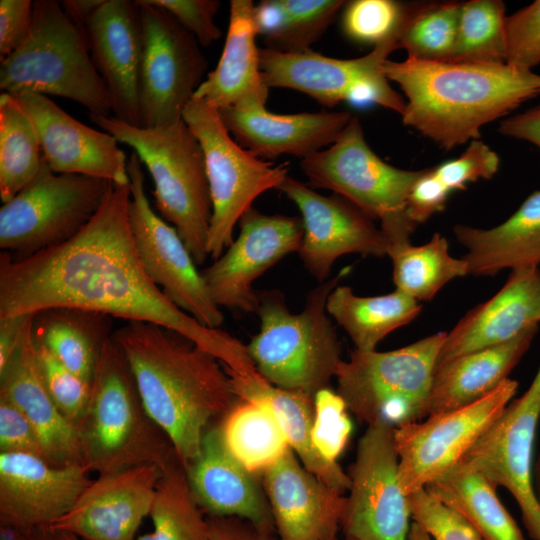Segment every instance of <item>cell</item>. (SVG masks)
Wrapping results in <instances>:
<instances>
[{
    "label": "cell",
    "mask_w": 540,
    "mask_h": 540,
    "mask_svg": "<svg viewBox=\"0 0 540 540\" xmlns=\"http://www.w3.org/2000/svg\"><path fill=\"white\" fill-rule=\"evenodd\" d=\"M231 379L239 399L260 401L271 409L290 448L308 471L343 494L350 489L351 481L347 472L337 462L325 459L312 442L314 397L276 387L261 374Z\"/></svg>",
    "instance_id": "32"
},
{
    "label": "cell",
    "mask_w": 540,
    "mask_h": 540,
    "mask_svg": "<svg viewBox=\"0 0 540 540\" xmlns=\"http://www.w3.org/2000/svg\"><path fill=\"white\" fill-rule=\"evenodd\" d=\"M408 498L413 521L422 526L432 540H485L464 517L426 489Z\"/></svg>",
    "instance_id": "46"
},
{
    "label": "cell",
    "mask_w": 540,
    "mask_h": 540,
    "mask_svg": "<svg viewBox=\"0 0 540 540\" xmlns=\"http://www.w3.org/2000/svg\"><path fill=\"white\" fill-rule=\"evenodd\" d=\"M499 156L479 139L471 141L468 148L456 159L433 167L439 180L452 192L463 190L467 183L491 179L499 168Z\"/></svg>",
    "instance_id": "48"
},
{
    "label": "cell",
    "mask_w": 540,
    "mask_h": 540,
    "mask_svg": "<svg viewBox=\"0 0 540 540\" xmlns=\"http://www.w3.org/2000/svg\"><path fill=\"white\" fill-rule=\"evenodd\" d=\"M111 181L54 172L43 158L34 179L0 209V248L31 257L76 236L101 207Z\"/></svg>",
    "instance_id": "10"
},
{
    "label": "cell",
    "mask_w": 540,
    "mask_h": 540,
    "mask_svg": "<svg viewBox=\"0 0 540 540\" xmlns=\"http://www.w3.org/2000/svg\"><path fill=\"white\" fill-rule=\"evenodd\" d=\"M230 453L250 472L261 475L290 449L271 409L263 402L239 399L220 420Z\"/></svg>",
    "instance_id": "36"
},
{
    "label": "cell",
    "mask_w": 540,
    "mask_h": 540,
    "mask_svg": "<svg viewBox=\"0 0 540 540\" xmlns=\"http://www.w3.org/2000/svg\"><path fill=\"white\" fill-rule=\"evenodd\" d=\"M0 89L11 95L35 92L73 100L89 115L111 116L108 89L90 54L86 34L55 0L33 1L29 39L0 60Z\"/></svg>",
    "instance_id": "7"
},
{
    "label": "cell",
    "mask_w": 540,
    "mask_h": 540,
    "mask_svg": "<svg viewBox=\"0 0 540 540\" xmlns=\"http://www.w3.org/2000/svg\"><path fill=\"white\" fill-rule=\"evenodd\" d=\"M57 534H58L60 540H81L77 536H75L73 534H70V533L58 532Z\"/></svg>",
    "instance_id": "61"
},
{
    "label": "cell",
    "mask_w": 540,
    "mask_h": 540,
    "mask_svg": "<svg viewBox=\"0 0 540 540\" xmlns=\"http://www.w3.org/2000/svg\"><path fill=\"white\" fill-rule=\"evenodd\" d=\"M137 4L143 35L140 127L173 125L206 78L208 62L196 38L169 12L149 0Z\"/></svg>",
    "instance_id": "12"
},
{
    "label": "cell",
    "mask_w": 540,
    "mask_h": 540,
    "mask_svg": "<svg viewBox=\"0 0 540 540\" xmlns=\"http://www.w3.org/2000/svg\"><path fill=\"white\" fill-rule=\"evenodd\" d=\"M211 540H277L237 517L207 516Z\"/></svg>",
    "instance_id": "54"
},
{
    "label": "cell",
    "mask_w": 540,
    "mask_h": 540,
    "mask_svg": "<svg viewBox=\"0 0 540 540\" xmlns=\"http://www.w3.org/2000/svg\"><path fill=\"white\" fill-rule=\"evenodd\" d=\"M0 452L25 453L46 461L34 427L19 409L4 398H0Z\"/></svg>",
    "instance_id": "50"
},
{
    "label": "cell",
    "mask_w": 540,
    "mask_h": 540,
    "mask_svg": "<svg viewBox=\"0 0 540 540\" xmlns=\"http://www.w3.org/2000/svg\"><path fill=\"white\" fill-rule=\"evenodd\" d=\"M327 312L360 351H373L389 333L409 324L421 312L417 300L395 289L386 295L361 297L337 285L327 299Z\"/></svg>",
    "instance_id": "34"
},
{
    "label": "cell",
    "mask_w": 540,
    "mask_h": 540,
    "mask_svg": "<svg viewBox=\"0 0 540 540\" xmlns=\"http://www.w3.org/2000/svg\"><path fill=\"white\" fill-rule=\"evenodd\" d=\"M537 329L530 328L508 342L437 364L427 416L470 405L492 393L527 351Z\"/></svg>",
    "instance_id": "30"
},
{
    "label": "cell",
    "mask_w": 540,
    "mask_h": 540,
    "mask_svg": "<svg viewBox=\"0 0 540 540\" xmlns=\"http://www.w3.org/2000/svg\"><path fill=\"white\" fill-rule=\"evenodd\" d=\"M388 80L407 97L402 121L441 148L480 137L481 128L540 96V75L505 62L386 60Z\"/></svg>",
    "instance_id": "3"
},
{
    "label": "cell",
    "mask_w": 540,
    "mask_h": 540,
    "mask_svg": "<svg viewBox=\"0 0 540 540\" xmlns=\"http://www.w3.org/2000/svg\"><path fill=\"white\" fill-rule=\"evenodd\" d=\"M277 540H335L347 496L308 471L290 448L261 474Z\"/></svg>",
    "instance_id": "23"
},
{
    "label": "cell",
    "mask_w": 540,
    "mask_h": 540,
    "mask_svg": "<svg viewBox=\"0 0 540 540\" xmlns=\"http://www.w3.org/2000/svg\"><path fill=\"white\" fill-rule=\"evenodd\" d=\"M185 470L192 495L208 516L237 517L276 536L262 482L227 449L219 424L206 430L199 454Z\"/></svg>",
    "instance_id": "25"
},
{
    "label": "cell",
    "mask_w": 540,
    "mask_h": 540,
    "mask_svg": "<svg viewBox=\"0 0 540 540\" xmlns=\"http://www.w3.org/2000/svg\"><path fill=\"white\" fill-rule=\"evenodd\" d=\"M162 469L155 465L99 475L50 529L81 540H134L150 515Z\"/></svg>",
    "instance_id": "22"
},
{
    "label": "cell",
    "mask_w": 540,
    "mask_h": 540,
    "mask_svg": "<svg viewBox=\"0 0 540 540\" xmlns=\"http://www.w3.org/2000/svg\"><path fill=\"white\" fill-rule=\"evenodd\" d=\"M255 5L251 0H231L224 48L215 69L197 89L194 99L217 110L265 106L269 96L260 68L256 44Z\"/></svg>",
    "instance_id": "29"
},
{
    "label": "cell",
    "mask_w": 540,
    "mask_h": 540,
    "mask_svg": "<svg viewBox=\"0 0 540 540\" xmlns=\"http://www.w3.org/2000/svg\"><path fill=\"white\" fill-rule=\"evenodd\" d=\"M335 540H354V539H350V538H346V537H344L343 539H339V538H337V539H335Z\"/></svg>",
    "instance_id": "62"
},
{
    "label": "cell",
    "mask_w": 540,
    "mask_h": 540,
    "mask_svg": "<svg viewBox=\"0 0 540 540\" xmlns=\"http://www.w3.org/2000/svg\"><path fill=\"white\" fill-rule=\"evenodd\" d=\"M314 410L312 442L325 459L337 462L352 432L347 406L337 392L326 387L314 395Z\"/></svg>",
    "instance_id": "45"
},
{
    "label": "cell",
    "mask_w": 540,
    "mask_h": 540,
    "mask_svg": "<svg viewBox=\"0 0 540 540\" xmlns=\"http://www.w3.org/2000/svg\"><path fill=\"white\" fill-rule=\"evenodd\" d=\"M416 4L393 0H353L346 2L341 15L343 34L359 44L380 45L400 39Z\"/></svg>",
    "instance_id": "42"
},
{
    "label": "cell",
    "mask_w": 540,
    "mask_h": 540,
    "mask_svg": "<svg viewBox=\"0 0 540 540\" xmlns=\"http://www.w3.org/2000/svg\"><path fill=\"white\" fill-rule=\"evenodd\" d=\"M101 130L133 149L154 183L159 216L176 228L195 263L207 257L212 200L205 156L184 119L157 128L130 125L114 116L90 115Z\"/></svg>",
    "instance_id": "6"
},
{
    "label": "cell",
    "mask_w": 540,
    "mask_h": 540,
    "mask_svg": "<svg viewBox=\"0 0 540 540\" xmlns=\"http://www.w3.org/2000/svg\"><path fill=\"white\" fill-rule=\"evenodd\" d=\"M169 12L201 46L219 40L222 33L215 23L221 2L218 0H149Z\"/></svg>",
    "instance_id": "49"
},
{
    "label": "cell",
    "mask_w": 540,
    "mask_h": 540,
    "mask_svg": "<svg viewBox=\"0 0 540 540\" xmlns=\"http://www.w3.org/2000/svg\"><path fill=\"white\" fill-rule=\"evenodd\" d=\"M130 183L112 182L89 223L64 244L31 257L0 253V318L78 307L157 324L193 341L231 373L249 370L247 347L174 305L147 275L129 222Z\"/></svg>",
    "instance_id": "1"
},
{
    "label": "cell",
    "mask_w": 540,
    "mask_h": 540,
    "mask_svg": "<svg viewBox=\"0 0 540 540\" xmlns=\"http://www.w3.org/2000/svg\"><path fill=\"white\" fill-rule=\"evenodd\" d=\"M103 2L104 0H65L60 3L66 16L86 34L90 17Z\"/></svg>",
    "instance_id": "57"
},
{
    "label": "cell",
    "mask_w": 540,
    "mask_h": 540,
    "mask_svg": "<svg viewBox=\"0 0 540 540\" xmlns=\"http://www.w3.org/2000/svg\"><path fill=\"white\" fill-rule=\"evenodd\" d=\"M517 387L515 380L507 378L477 402L395 428L398 477L404 495L425 489L456 467L501 415Z\"/></svg>",
    "instance_id": "14"
},
{
    "label": "cell",
    "mask_w": 540,
    "mask_h": 540,
    "mask_svg": "<svg viewBox=\"0 0 540 540\" xmlns=\"http://www.w3.org/2000/svg\"><path fill=\"white\" fill-rule=\"evenodd\" d=\"M0 540H60L50 528L0 529Z\"/></svg>",
    "instance_id": "58"
},
{
    "label": "cell",
    "mask_w": 540,
    "mask_h": 540,
    "mask_svg": "<svg viewBox=\"0 0 540 540\" xmlns=\"http://www.w3.org/2000/svg\"><path fill=\"white\" fill-rule=\"evenodd\" d=\"M0 398L12 403L32 424L48 463L59 467L81 465L76 428L57 408L45 386L32 324L18 350L0 370Z\"/></svg>",
    "instance_id": "28"
},
{
    "label": "cell",
    "mask_w": 540,
    "mask_h": 540,
    "mask_svg": "<svg viewBox=\"0 0 540 540\" xmlns=\"http://www.w3.org/2000/svg\"><path fill=\"white\" fill-rule=\"evenodd\" d=\"M33 314L0 318V370L20 347L32 324Z\"/></svg>",
    "instance_id": "55"
},
{
    "label": "cell",
    "mask_w": 540,
    "mask_h": 540,
    "mask_svg": "<svg viewBox=\"0 0 540 540\" xmlns=\"http://www.w3.org/2000/svg\"><path fill=\"white\" fill-rule=\"evenodd\" d=\"M204 514L177 459L162 470L158 481L150 511L153 531L136 540H211Z\"/></svg>",
    "instance_id": "39"
},
{
    "label": "cell",
    "mask_w": 540,
    "mask_h": 540,
    "mask_svg": "<svg viewBox=\"0 0 540 540\" xmlns=\"http://www.w3.org/2000/svg\"><path fill=\"white\" fill-rule=\"evenodd\" d=\"M532 480L535 496L540 504V454L535 466L533 467Z\"/></svg>",
    "instance_id": "60"
},
{
    "label": "cell",
    "mask_w": 540,
    "mask_h": 540,
    "mask_svg": "<svg viewBox=\"0 0 540 540\" xmlns=\"http://www.w3.org/2000/svg\"><path fill=\"white\" fill-rule=\"evenodd\" d=\"M33 25V2L0 1V60L8 57L29 39Z\"/></svg>",
    "instance_id": "51"
},
{
    "label": "cell",
    "mask_w": 540,
    "mask_h": 540,
    "mask_svg": "<svg viewBox=\"0 0 540 540\" xmlns=\"http://www.w3.org/2000/svg\"><path fill=\"white\" fill-rule=\"evenodd\" d=\"M311 188L331 190L379 220L388 246L410 242L416 225L406 213L409 192L423 170L384 162L368 145L360 120L352 116L337 140L301 160Z\"/></svg>",
    "instance_id": "9"
},
{
    "label": "cell",
    "mask_w": 540,
    "mask_h": 540,
    "mask_svg": "<svg viewBox=\"0 0 540 540\" xmlns=\"http://www.w3.org/2000/svg\"><path fill=\"white\" fill-rule=\"evenodd\" d=\"M239 226L237 239L200 272L220 308L256 312L258 294L253 282L283 257L299 251L303 224L301 217L268 215L252 207L240 218Z\"/></svg>",
    "instance_id": "18"
},
{
    "label": "cell",
    "mask_w": 540,
    "mask_h": 540,
    "mask_svg": "<svg viewBox=\"0 0 540 540\" xmlns=\"http://www.w3.org/2000/svg\"><path fill=\"white\" fill-rule=\"evenodd\" d=\"M34 344L47 391L60 412L76 428L90 399L91 382L69 370L45 346Z\"/></svg>",
    "instance_id": "44"
},
{
    "label": "cell",
    "mask_w": 540,
    "mask_h": 540,
    "mask_svg": "<svg viewBox=\"0 0 540 540\" xmlns=\"http://www.w3.org/2000/svg\"><path fill=\"white\" fill-rule=\"evenodd\" d=\"M183 119L201 144L212 200V218L207 253L218 259L233 242L240 218L255 199L271 189H280L287 179V163L275 165L240 146L224 125L219 111L192 99Z\"/></svg>",
    "instance_id": "11"
},
{
    "label": "cell",
    "mask_w": 540,
    "mask_h": 540,
    "mask_svg": "<svg viewBox=\"0 0 540 540\" xmlns=\"http://www.w3.org/2000/svg\"><path fill=\"white\" fill-rule=\"evenodd\" d=\"M425 489L464 517L485 540H526L499 500L497 488L480 472L457 465Z\"/></svg>",
    "instance_id": "35"
},
{
    "label": "cell",
    "mask_w": 540,
    "mask_h": 540,
    "mask_svg": "<svg viewBox=\"0 0 540 540\" xmlns=\"http://www.w3.org/2000/svg\"><path fill=\"white\" fill-rule=\"evenodd\" d=\"M396 289L417 301L431 300L449 281L468 274V264L449 253L446 238L435 233L426 244L388 246Z\"/></svg>",
    "instance_id": "37"
},
{
    "label": "cell",
    "mask_w": 540,
    "mask_h": 540,
    "mask_svg": "<svg viewBox=\"0 0 540 540\" xmlns=\"http://www.w3.org/2000/svg\"><path fill=\"white\" fill-rule=\"evenodd\" d=\"M234 140L260 159H304L333 144L352 118L349 112L276 114L265 106L218 110Z\"/></svg>",
    "instance_id": "26"
},
{
    "label": "cell",
    "mask_w": 540,
    "mask_h": 540,
    "mask_svg": "<svg viewBox=\"0 0 540 540\" xmlns=\"http://www.w3.org/2000/svg\"><path fill=\"white\" fill-rule=\"evenodd\" d=\"M43 161L35 126L16 100L0 95V198L10 201L37 175Z\"/></svg>",
    "instance_id": "38"
},
{
    "label": "cell",
    "mask_w": 540,
    "mask_h": 540,
    "mask_svg": "<svg viewBox=\"0 0 540 540\" xmlns=\"http://www.w3.org/2000/svg\"><path fill=\"white\" fill-rule=\"evenodd\" d=\"M505 42L508 65L531 70L540 62V0L506 17Z\"/></svg>",
    "instance_id": "47"
},
{
    "label": "cell",
    "mask_w": 540,
    "mask_h": 540,
    "mask_svg": "<svg viewBox=\"0 0 540 540\" xmlns=\"http://www.w3.org/2000/svg\"><path fill=\"white\" fill-rule=\"evenodd\" d=\"M453 232L466 249L468 274L493 276L502 269L540 266V190L533 192L502 224L482 229L457 225Z\"/></svg>",
    "instance_id": "31"
},
{
    "label": "cell",
    "mask_w": 540,
    "mask_h": 540,
    "mask_svg": "<svg viewBox=\"0 0 540 540\" xmlns=\"http://www.w3.org/2000/svg\"><path fill=\"white\" fill-rule=\"evenodd\" d=\"M92 61L118 120L140 126L139 83L143 35L137 1L104 0L86 25Z\"/></svg>",
    "instance_id": "24"
},
{
    "label": "cell",
    "mask_w": 540,
    "mask_h": 540,
    "mask_svg": "<svg viewBox=\"0 0 540 540\" xmlns=\"http://www.w3.org/2000/svg\"><path fill=\"white\" fill-rule=\"evenodd\" d=\"M142 162L132 152L129 222L142 265L150 279L178 308L202 325L219 329L224 322L220 307L211 298L201 272L175 227L159 216L145 192Z\"/></svg>",
    "instance_id": "15"
},
{
    "label": "cell",
    "mask_w": 540,
    "mask_h": 540,
    "mask_svg": "<svg viewBox=\"0 0 540 540\" xmlns=\"http://www.w3.org/2000/svg\"><path fill=\"white\" fill-rule=\"evenodd\" d=\"M408 540H432V538L422 526L412 521Z\"/></svg>",
    "instance_id": "59"
},
{
    "label": "cell",
    "mask_w": 540,
    "mask_h": 540,
    "mask_svg": "<svg viewBox=\"0 0 540 540\" xmlns=\"http://www.w3.org/2000/svg\"><path fill=\"white\" fill-rule=\"evenodd\" d=\"M82 465L54 466L25 453L0 452V527L50 528L91 483Z\"/></svg>",
    "instance_id": "20"
},
{
    "label": "cell",
    "mask_w": 540,
    "mask_h": 540,
    "mask_svg": "<svg viewBox=\"0 0 540 540\" xmlns=\"http://www.w3.org/2000/svg\"><path fill=\"white\" fill-rule=\"evenodd\" d=\"M395 428L384 422L367 426L347 472L351 485L341 522L354 540H408L412 512L399 484Z\"/></svg>",
    "instance_id": "16"
},
{
    "label": "cell",
    "mask_w": 540,
    "mask_h": 540,
    "mask_svg": "<svg viewBox=\"0 0 540 540\" xmlns=\"http://www.w3.org/2000/svg\"><path fill=\"white\" fill-rule=\"evenodd\" d=\"M257 35L264 38L267 49L277 51L288 28V13L282 0H263L254 8Z\"/></svg>",
    "instance_id": "53"
},
{
    "label": "cell",
    "mask_w": 540,
    "mask_h": 540,
    "mask_svg": "<svg viewBox=\"0 0 540 540\" xmlns=\"http://www.w3.org/2000/svg\"><path fill=\"white\" fill-rule=\"evenodd\" d=\"M113 337L146 410L186 468L199 454L206 430L239 400L229 373L193 341L157 324L129 321Z\"/></svg>",
    "instance_id": "2"
},
{
    "label": "cell",
    "mask_w": 540,
    "mask_h": 540,
    "mask_svg": "<svg viewBox=\"0 0 540 540\" xmlns=\"http://www.w3.org/2000/svg\"><path fill=\"white\" fill-rule=\"evenodd\" d=\"M505 5L500 0L460 3L453 61L505 62Z\"/></svg>",
    "instance_id": "40"
},
{
    "label": "cell",
    "mask_w": 540,
    "mask_h": 540,
    "mask_svg": "<svg viewBox=\"0 0 540 540\" xmlns=\"http://www.w3.org/2000/svg\"><path fill=\"white\" fill-rule=\"evenodd\" d=\"M288 13V28L278 52L300 53L325 33L337 13L343 9L342 0H282Z\"/></svg>",
    "instance_id": "43"
},
{
    "label": "cell",
    "mask_w": 540,
    "mask_h": 540,
    "mask_svg": "<svg viewBox=\"0 0 540 540\" xmlns=\"http://www.w3.org/2000/svg\"><path fill=\"white\" fill-rule=\"evenodd\" d=\"M540 417V367L526 392L509 403L458 465L483 474L515 498L529 536L540 540V504L532 480L533 445Z\"/></svg>",
    "instance_id": "17"
},
{
    "label": "cell",
    "mask_w": 540,
    "mask_h": 540,
    "mask_svg": "<svg viewBox=\"0 0 540 540\" xmlns=\"http://www.w3.org/2000/svg\"><path fill=\"white\" fill-rule=\"evenodd\" d=\"M447 333L438 332L405 347L378 352L353 350L335 378L347 409L367 426L394 428L427 416L433 374Z\"/></svg>",
    "instance_id": "8"
},
{
    "label": "cell",
    "mask_w": 540,
    "mask_h": 540,
    "mask_svg": "<svg viewBox=\"0 0 540 540\" xmlns=\"http://www.w3.org/2000/svg\"><path fill=\"white\" fill-rule=\"evenodd\" d=\"M460 3H417L399 39L408 57L451 60L457 41Z\"/></svg>",
    "instance_id": "41"
},
{
    "label": "cell",
    "mask_w": 540,
    "mask_h": 540,
    "mask_svg": "<svg viewBox=\"0 0 540 540\" xmlns=\"http://www.w3.org/2000/svg\"><path fill=\"white\" fill-rule=\"evenodd\" d=\"M113 317L78 307H51L33 313L34 343L45 346L69 370L92 382Z\"/></svg>",
    "instance_id": "33"
},
{
    "label": "cell",
    "mask_w": 540,
    "mask_h": 540,
    "mask_svg": "<svg viewBox=\"0 0 540 540\" xmlns=\"http://www.w3.org/2000/svg\"><path fill=\"white\" fill-rule=\"evenodd\" d=\"M81 465L107 475L179 459L145 408L129 361L113 335L106 341L91 382L86 411L76 426Z\"/></svg>",
    "instance_id": "4"
},
{
    "label": "cell",
    "mask_w": 540,
    "mask_h": 540,
    "mask_svg": "<svg viewBox=\"0 0 540 540\" xmlns=\"http://www.w3.org/2000/svg\"><path fill=\"white\" fill-rule=\"evenodd\" d=\"M279 190L301 213L303 237L298 253L306 270L319 283L328 280L340 256L387 255L388 240L381 228L344 197L322 195L290 176Z\"/></svg>",
    "instance_id": "19"
},
{
    "label": "cell",
    "mask_w": 540,
    "mask_h": 540,
    "mask_svg": "<svg viewBox=\"0 0 540 540\" xmlns=\"http://www.w3.org/2000/svg\"><path fill=\"white\" fill-rule=\"evenodd\" d=\"M13 96L31 118L43 158L54 172L130 183L128 159L114 136L76 120L46 95L21 92Z\"/></svg>",
    "instance_id": "21"
},
{
    "label": "cell",
    "mask_w": 540,
    "mask_h": 540,
    "mask_svg": "<svg viewBox=\"0 0 540 540\" xmlns=\"http://www.w3.org/2000/svg\"><path fill=\"white\" fill-rule=\"evenodd\" d=\"M540 322V266L512 270L504 286L447 333L437 364L508 342Z\"/></svg>",
    "instance_id": "27"
},
{
    "label": "cell",
    "mask_w": 540,
    "mask_h": 540,
    "mask_svg": "<svg viewBox=\"0 0 540 540\" xmlns=\"http://www.w3.org/2000/svg\"><path fill=\"white\" fill-rule=\"evenodd\" d=\"M499 132L505 136L525 140L540 149V105L505 119Z\"/></svg>",
    "instance_id": "56"
},
{
    "label": "cell",
    "mask_w": 540,
    "mask_h": 540,
    "mask_svg": "<svg viewBox=\"0 0 540 540\" xmlns=\"http://www.w3.org/2000/svg\"><path fill=\"white\" fill-rule=\"evenodd\" d=\"M346 273L344 269L310 290L298 314L290 312L281 291H257L260 328L246 347L257 371L269 383L312 397L329 387L342 359L326 305Z\"/></svg>",
    "instance_id": "5"
},
{
    "label": "cell",
    "mask_w": 540,
    "mask_h": 540,
    "mask_svg": "<svg viewBox=\"0 0 540 540\" xmlns=\"http://www.w3.org/2000/svg\"><path fill=\"white\" fill-rule=\"evenodd\" d=\"M399 48L392 39L358 58L338 59L314 52L283 53L260 49V68L268 88H287L313 98L325 107L346 101L355 105L377 104L400 115L406 102L390 86L383 67Z\"/></svg>",
    "instance_id": "13"
},
{
    "label": "cell",
    "mask_w": 540,
    "mask_h": 540,
    "mask_svg": "<svg viewBox=\"0 0 540 540\" xmlns=\"http://www.w3.org/2000/svg\"><path fill=\"white\" fill-rule=\"evenodd\" d=\"M450 193L434 173L433 167L423 169L407 198L408 218L416 226L427 221L435 213L444 210Z\"/></svg>",
    "instance_id": "52"
}]
</instances>
